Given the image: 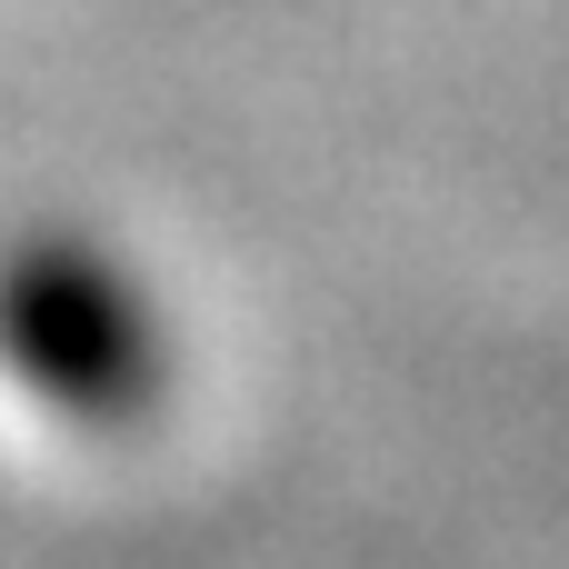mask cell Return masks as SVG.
<instances>
[{
    "label": "cell",
    "mask_w": 569,
    "mask_h": 569,
    "mask_svg": "<svg viewBox=\"0 0 569 569\" xmlns=\"http://www.w3.org/2000/svg\"><path fill=\"white\" fill-rule=\"evenodd\" d=\"M180 330L120 240L80 220L0 230V380L70 430H130L170 400Z\"/></svg>",
    "instance_id": "6da1fadb"
}]
</instances>
